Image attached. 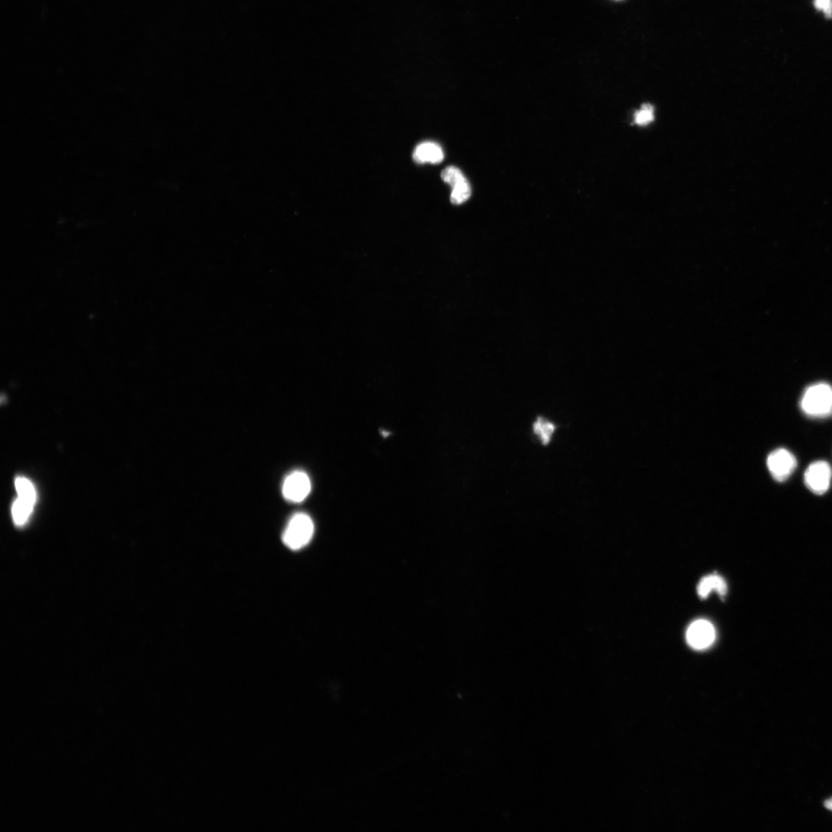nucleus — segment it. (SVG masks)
Here are the masks:
<instances>
[{
	"label": "nucleus",
	"mask_w": 832,
	"mask_h": 832,
	"mask_svg": "<svg viewBox=\"0 0 832 832\" xmlns=\"http://www.w3.org/2000/svg\"><path fill=\"white\" fill-rule=\"evenodd\" d=\"M801 410L808 417L826 419L832 416V386L819 383L808 387L800 401Z\"/></svg>",
	"instance_id": "1"
},
{
	"label": "nucleus",
	"mask_w": 832,
	"mask_h": 832,
	"mask_svg": "<svg viewBox=\"0 0 832 832\" xmlns=\"http://www.w3.org/2000/svg\"><path fill=\"white\" fill-rule=\"evenodd\" d=\"M313 534V521L307 514L299 513L289 520L283 533L282 541L287 547L298 550L311 541Z\"/></svg>",
	"instance_id": "2"
},
{
	"label": "nucleus",
	"mask_w": 832,
	"mask_h": 832,
	"mask_svg": "<svg viewBox=\"0 0 832 832\" xmlns=\"http://www.w3.org/2000/svg\"><path fill=\"white\" fill-rule=\"evenodd\" d=\"M797 460L788 450L781 448L772 451L767 458V466L776 481L783 483L797 468Z\"/></svg>",
	"instance_id": "3"
},
{
	"label": "nucleus",
	"mask_w": 832,
	"mask_h": 832,
	"mask_svg": "<svg viewBox=\"0 0 832 832\" xmlns=\"http://www.w3.org/2000/svg\"><path fill=\"white\" fill-rule=\"evenodd\" d=\"M831 477L832 470L830 464L826 461H817L807 468L804 481L810 492L816 495H822L829 490Z\"/></svg>",
	"instance_id": "4"
},
{
	"label": "nucleus",
	"mask_w": 832,
	"mask_h": 832,
	"mask_svg": "<svg viewBox=\"0 0 832 832\" xmlns=\"http://www.w3.org/2000/svg\"><path fill=\"white\" fill-rule=\"evenodd\" d=\"M310 477L303 471H295L286 477L282 486L284 497L292 503H301L311 492Z\"/></svg>",
	"instance_id": "5"
},
{
	"label": "nucleus",
	"mask_w": 832,
	"mask_h": 832,
	"mask_svg": "<svg viewBox=\"0 0 832 832\" xmlns=\"http://www.w3.org/2000/svg\"><path fill=\"white\" fill-rule=\"evenodd\" d=\"M715 639V630L712 624L705 620L694 622L688 628L687 641L694 649L708 648Z\"/></svg>",
	"instance_id": "6"
},
{
	"label": "nucleus",
	"mask_w": 832,
	"mask_h": 832,
	"mask_svg": "<svg viewBox=\"0 0 832 832\" xmlns=\"http://www.w3.org/2000/svg\"><path fill=\"white\" fill-rule=\"evenodd\" d=\"M444 159V153L438 143L434 142H424L415 147L413 152V159L418 163H439Z\"/></svg>",
	"instance_id": "7"
},
{
	"label": "nucleus",
	"mask_w": 832,
	"mask_h": 832,
	"mask_svg": "<svg viewBox=\"0 0 832 832\" xmlns=\"http://www.w3.org/2000/svg\"><path fill=\"white\" fill-rule=\"evenodd\" d=\"M712 591H715L721 597L726 594L727 584L721 576L712 575L701 580L698 592L701 598H706Z\"/></svg>",
	"instance_id": "8"
},
{
	"label": "nucleus",
	"mask_w": 832,
	"mask_h": 832,
	"mask_svg": "<svg viewBox=\"0 0 832 832\" xmlns=\"http://www.w3.org/2000/svg\"><path fill=\"white\" fill-rule=\"evenodd\" d=\"M557 426L553 422L538 416L533 424V432L543 446H548L555 434Z\"/></svg>",
	"instance_id": "9"
},
{
	"label": "nucleus",
	"mask_w": 832,
	"mask_h": 832,
	"mask_svg": "<svg viewBox=\"0 0 832 832\" xmlns=\"http://www.w3.org/2000/svg\"><path fill=\"white\" fill-rule=\"evenodd\" d=\"M451 202L454 205H461L468 200L471 196V188L467 179L451 186Z\"/></svg>",
	"instance_id": "10"
},
{
	"label": "nucleus",
	"mask_w": 832,
	"mask_h": 832,
	"mask_svg": "<svg viewBox=\"0 0 832 832\" xmlns=\"http://www.w3.org/2000/svg\"><path fill=\"white\" fill-rule=\"evenodd\" d=\"M33 504L18 499L13 506V515L17 525H22L31 515Z\"/></svg>",
	"instance_id": "11"
},
{
	"label": "nucleus",
	"mask_w": 832,
	"mask_h": 832,
	"mask_svg": "<svg viewBox=\"0 0 832 832\" xmlns=\"http://www.w3.org/2000/svg\"><path fill=\"white\" fill-rule=\"evenodd\" d=\"M16 488L19 499L34 504L35 501V491L33 486L28 479L23 477L17 478L16 480Z\"/></svg>",
	"instance_id": "12"
},
{
	"label": "nucleus",
	"mask_w": 832,
	"mask_h": 832,
	"mask_svg": "<svg viewBox=\"0 0 832 832\" xmlns=\"http://www.w3.org/2000/svg\"><path fill=\"white\" fill-rule=\"evenodd\" d=\"M442 181L449 184L451 186H454L458 182H462L465 179L463 172L456 167H448L444 169L441 175Z\"/></svg>",
	"instance_id": "13"
},
{
	"label": "nucleus",
	"mask_w": 832,
	"mask_h": 832,
	"mask_svg": "<svg viewBox=\"0 0 832 832\" xmlns=\"http://www.w3.org/2000/svg\"><path fill=\"white\" fill-rule=\"evenodd\" d=\"M654 109L650 104H644L634 116L635 124L641 126L647 125L654 120Z\"/></svg>",
	"instance_id": "14"
},
{
	"label": "nucleus",
	"mask_w": 832,
	"mask_h": 832,
	"mask_svg": "<svg viewBox=\"0 0 832 832\" xmlns=\"http://www.w3.org/2000/svg\"><path fill=\"white\" fill-rule=\"evenodd\" d=\"M816 9L823 12L828 18L832 17V0H814Z\"/></svg>",
	"instance_id": "15"
},
{
	"label": "nucleus",
	"mask_w": 832,
	"mask_h": 832,
	"mask_svg": "<svg viewBox=\"0 0 832 832\" xmlns=\"http://www.w3.org/2000/svg\"><path fill=\"white\" fill-rule=\"evenodd\" d=\"M824 806L832 812V798L824 803Z\"/></svg>",
	"instance_id": "16"
}]
</instances>
